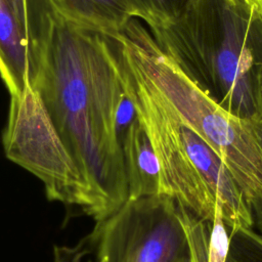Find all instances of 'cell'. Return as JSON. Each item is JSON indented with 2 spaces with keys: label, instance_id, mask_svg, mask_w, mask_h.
I'll use <instances>...</instances> for the list:
<instances>
[{
  "label": "cell",
  "instance_id": "8992f818",
  "mask_svg": "<svg viewBox=\"0 0 262 262\" xmlns=\"http://www.w3.org/2000/svg\"><path fill=\"white\" fill-rule=\"evenodd\" d=\"M89 237L90 262H178L188 253L178 206L165 194L128 200Z\"/></svg>",
  "mask_w": 262,
  "mask_h": 262
},
{
  "label": "cell",
  "instance_id": "4fadbf2b",
  "mask_svg": "<svg viewBox=\"0 0 262 262\" xmlns=\"http://www.w3.org/2000/svg\"><path fill=\"white\" fill-rule=\"evenodd\" d=\"M252 126H253V129H254L258 139L260 140V142L262 144V124L252 123ZM251 212H252L254 229L262 235V203L251 207Z\"/></svg>",
  "mask_w": 262,
  "mask_h": 262
},
{
  "label": "cell",
  "instance_id": "8fae6325",
  "mask_svg": "<svg viewBox=\"0 0 262 262\" xmlns=\"http://www.w3.org/2000/svg\"><path fill=\"white\" fill-rule=\"evenodd\" d=\"M135 18L147 24L149 29L161 28L178 20L195 0H128Z\"/></svg>",
  "mask_w": 262,
  "mask_h": 262
},
{
  "label": "cell",
  "instance_id": "9c48e42d",
  "mask_svg": "<svg viewBox=\"0 0 262 262\" xmlns=\"http://www.w3.org/2000/svg\"><path fill=\"white\" fill-rule=\"evenodd\" d=\"M121 146L128 183V200L161 194L159 161L139 118L125 133Z\"/></svg>",
  "mask_w": 262,
  "mask_h": 262
},
{
  "label": "cell",
  "instance_id": "2e32d148",
  "mask_svg": "<svg viewBox=\"0 0 262 262\" xmlns=\"http://www.w3.org/2000/svg\"><path fill=\"white\" fill-rule=\"evenodd\" d=\"M178 262H191V259H190V257H189V254L187 253L186 255H184L183 257H181Z\"/></svg>",
  "mask_w": 262,
  "mask_h": 262
},
{
  "label": "cell",
  "instance_id": "7c38bea8",
  "mask_svg": "<svg viewBox=\"0 0 262 262\" xmlns=\"http://www.w3.org/2000/svg\"><path fill=\"white\" fill-rule=\"evenodd\" d=\"M90 247L89 235L75 246H54L52 262H82Z\"/></svg>",
  "mask_w": 262,
  "mask_h": 262
},
{
  "label": "cell",
  "instance_id": "ba28073f",
  "mask_svg": "<svg viewBox=\"0 0 262 262\" xmlns=\"http://www.w3.org/2000/svg\"><path fill=\"white\" fill-rule=\"evenodd\" d=\"M32 42L8 0H0V77L10 97L18 95L34 73Z\"/></svg>",
  "mask_w": 262,
  "mask_h": 262
},
{
  "label": "cell",
  "instance_id": "6da1fadb",
  "mask_svg": "<svg viewBox=\"0 0 262 262\" xmlns=\"http://www.w3.org/2000/svg\"><path fill=\"white\" fill-rule=\"evenodd\" d=\"M33 53L31 85L106 219L129 199L117 121L130 97L111 39L64 20L47 2Z\"/></svg>",
  "mask_w": 262,
  "mask_h": 262
},
{
  "label": "cell",
  "instance_id": "277c9868",
  "mask_svg": "<svg viewBox=\"0 0 262 262\" xmlns=\"http://www.w3.org/2000/svg\"><path fill=\"white\" fill-rule=\"evenodd\" d=\"M116 38L175 111L220 158L250 207L262 203V144L252 123L214 102L161 50L135 18Z\"/></svg>",
  "mask_w": 262,
  "mask_h": 262
},
{
  "label": "cell",
  "instance_id": "9a60e30c",
  "mask_svg": "<svg viewBox=\"0 0 262 262\" xmlns=\"http://www.w3.org/2000/svg\"><path fill=\"white\" fill-rule=\"evenodd\" d=\"M256 6H257V10L262 18V0H256Z\"/></svg>",
  "mask_w": 262,
  "mask_h": 262
},
{
  "label": "cell",
  "instance_id": "52a82bcc",
  "mask_svg": "<svg viewBox=\"0 0 262 262\" xmlns=\"http://www.w3.org/2000/svg\"><path fill=\"white\" fill-rule=\"evenodd\" d=\"M178 213L191 262H262V235L254 228L228 227L219 209L213 221L198 218L181 206Z\"/></svg>",
  "mask_w": 262,
  "mask_h": 262
},
{
  "label": "cell",
  "instance_id": "5b68a950",
  "mask_svg": "<svg viewBox=\"0 0 262 262\" xmlns=\"http://www.w3.org/2000/svg\"><path fill=\"white\" fill-rule=\"evenodd\" d=\"M2 140L6 157L42 181L48 200L80 207L96 223L104 219L97 196L31 84L10 97Z\"/></svg>",
  "mask_w": 262,
  "mask_h": 262
},
{
  "label": "cell",
  "instance_id": "3957f363",
  "mask_svg": "<svg viewBox=\"0 0 262 262\" xmlns=\"http://www.w3.org/2000/svg\"><path fill=\"white\" fill-rule=\"evenodd\" d=\"M111 41L125 89L159 161L161 194L203 220L213 221L218 208L228 227L254 228L251 207L220 158L175 111L124 46L115 38Z\"/></svg>",
  "mask_w": 262,
  "mask_h": 262
},
{
  "label": "cell",
  "instance_id": "30bf717a",
  "mask_svg": "<svg viewBox=\"0 0 262 262\" xmlns=\"http://www.w3.org/2000/svg\"><path fill=\"white\" fill-rule=\"evenodd\" d=\"M64 20L107 37L119 35L135 18L128 0H47Z\"/></svg>",
  "mask_w": 262,
  "mask_h": 262
},
{
  "label": "cell",
  "instance_id": "5bb4252c",
  "mask_svg": "<svg viewBox=\"0 0 262 262\" xmlns=\"http://www.w3.org/2000/svg\"><path fill=\"white\" fill-rule=\"evenodd\" d=\"M254 99L257 113V123L262 124V63L258 67L254 78Z\"/></svg>",
  "mask_w": 262,
  "mask_h": 262
},
{
  "label": "cell",
  "instance_id": "7a4b0ae2",
  "mask_svg": "<svg viewBox=\"0 0 262 262\" xmlns=\"http://www.w3.org/2000/svg\"><path fill=\"white\" fill-rule=\"evenodd\" d=\"M161 50L209 98L257 123L254 78L262 63V18L245 0H195L175 23L149 29Z\"/></svg>",
  "mask_w": 262,
  "mask_h": 262
}]
</instances>
